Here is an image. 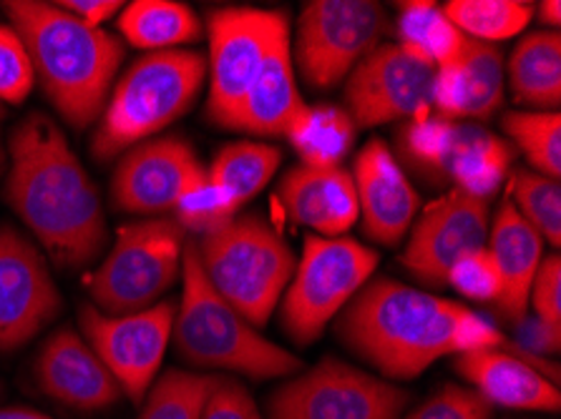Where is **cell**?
Returning <instances> with one entry per match:
<instances>
[{
    "mask_svg": "<svg viewBox=\"0 0 561 419\" xmlns=\"http://www.w3.org/2000/svg\"><path fill=\"white\" fill-rule=\"evenodd\" d=\"M5 201L50 261L87 269L106 246V217L96 184L54 118L33 110L13 128Z\"/></svg>",
    "mask_w": 561,
    "mask_h": 419,
    "instance_id": "obj_1",
    "label": "cell"
},
{
    "mask_svg": "<svg viewBox=\"0 0 561 419\" xmlns=\"http://www.w3.org/2000/svg\"><path fill=\"white\" fill-rule=\"evenodd\" d=\"M335 335L390 380H415L444 357L494 349L506 337L486 316L438 294L378 277L337 314Z\"/></svg>",
    "mask_w": 561,
    "mask_h": 419,
    "instance_id": "obj_2",
    "label": "cell"
},
{
    "mask_svg": "<svg viewBox=\"0 0 561 419\" xmlns=\"http://www.w3.org/2000/svg\"><path fill=\"white\" fill-rule=\"evenodd\" d=\"M28 48L36 81L64 121L87 131L99 121L114 89L124 46L114 33L91 28L56 3L8 0L3 5Z\"/></svg>",
    "mask_w": 561,
    "mask_h": 419,
    "instance_id": "obj_3",
    "label": "cell"
},
{
    "mask_svg": "<svg viewBox=\"0 0 561 419\" xmlns=\"http://www.w3.org/2000/svg\"><path fill=\"white\" fill-rule=\"evenodd\" d=\"M184 292L174 316L172 339L186 364L197 370H225L250 380L287 377L302 362L229 306L204 277L197 244L186 238L182 254Z\"/></svg>",
    "mask_w": 561,
    "mask_h": 419,
    "instance_id": "obj_4",
    "label": "cell"
},
{
    "mask_svg": "<svg viewBox=\"0 0 561 419\" xmlns=\"http://www.w3.org/2000/svg\"><path fill=\"white\" fill-rule=\"evenodd\" d=\"M204 81L207 58L199 50L176 48L141 56L108 93L93 131V159L99 164L114 161L180 121L199 98Z\"/></svg>",
    "mask_w": 561,
    "mask_h": 419,
    "instance_id": "obj_5",
    "label": "cell"
},
{
    "mask_svg": "<svg viewBox=\"0 0 561 419\" xmlns=\"http://www.w3.org/2000/svg\"><path fill=\"white\" fill-rule=\"evenodd\" d=\"M199 264L215 292L252 327L270 322L295 273V252L257 213L199 236Z\"/></svg>",
    "mask_w": 561,
    "mask_h": 419,
    "instance_id": "obj_6",
    "label": "cell"
},
{
    "mask_svg": "<svg viewBox=\"0 0 561 419\" xmlns=\"http://www.w3.org/2000/svg\"><path fill=\"white\" fill-rule=\"evenodd\" d=\"M376 249L337 236H308L302 259L279 302V322L295 345H312L335 316L353 302L378 269Z\"/></svg>",
    "mask_w": 561,
    "mask_h": 419,
    "instance_id": "obj_7",
    "label": "cell"
},
{
    "mask_svg": "<svg viewBox=\"0 0 561 419\" xmlns=\"http://www.w3.org/2000/svg\"><path fill=\"white\" fill-rule=\"evenodd\" d=\"M184 242V229L174 219L118 226L112 252L89 279L93 306L114 316L154 306L182 277Z\"/></svg>",
    "mask_w": 561,
    "mask_h": 419,
    "instance_id": "obj_8",
    "label": "cell"
},
{
    "mask_svg": "<svg viewBox=\"0 0 561 419\" xmlns=\"http://www.w3.org/2000/svg\"><path fill=\"white\" fill-rule=\"evenodd\" d=\"M388 15L373 0H312L297 19L293 63L314 91L335 89L380 46Z\"/></svg>",
    "mask_w": 561,
    "mask_h": 419,
    "instance_id": "obj_9",
    "label": "cell"
},
{
    "mask_svg": "<svg viewBox=\"0 0 561 419\" xmlns=\"http://www.w3.org/2000/svg\"><path fill=\"white\" fill-rule=\"evenodd\" d=\"M411 395L370 372L320 359L270 399V419H401Z\"/></svg>",
    "mask_w": 561,
    "mask_h": 419,
    "instance_id": "obj_10",
    "label": "cell"
},
{
    "mask_svg": "<svg viewBox=\"0 0 561 419\" xmlns=\"http://www.w3.org/2000/svg\"><path fill=\"white\" fill-rule=\"evenodd\" d=\"M290 33L283 11L219 8L207 19V116L222 126L257 79L275 43Z\"/></svg>",
    "mask_w": 561,
    "mask_h": 419,
    "instance_id": "obj_11",
    "label": "cell"
},
{
    "mask_svg": "<svg viewBox=\"0 0 561 419\" xmlns=\"http://www.w3.org/2000/svg\"><path fill=\"white\" fill-rule=\"evenodd\" d=\"M176 304L159 302L136 314H104L93 304L79 306L83 339L99 354L118 387L134 405H141L164 362L174 329Z\"/></svg>",
    "mask_w": 561,
    "mask_h": 419,
    "instance_id": "obj_12",
    "label": "cell"
},
{
    "mask_svg": "<svg viewBox=\"0 0 561 419\" xmlns=\"http://www.w3.org/2000/svg\"><path fill=\"white\" fill-rule=\"evenodd\" d=\"M436 68L401 43H386L353 68L345 81V110L358 128L431 116Z\"/></svg>",
    "mask_w": 561,
    "mask_h": 419,
    "instance_id": "obj_13",
    "label": "cell"
},
{
    "mask_svg": "<svg viewBox=\"0 0 561 419\" xmlns=\"http://www.w3.org/2000/svg\"><path fill=\"white\" fill-rule=\"evenodd\" d=\"M61 312L44 252L13 226H0V352H13Z\"/></svg>",
    "mask_w": 561,
    "mask_h": 419,
    "instance_id": "obj_14",
    "label": "cell"
},
{
    "mask_svg": "<svg viewBox=\"0 0 561 419\" xmlns=\"http://www.w3.org/2000/svg\"><path fill=\"white\" fill-rule=\"evenodd\" d=\"M489 201L476 199L461 189L438 196L408 231L401 264L426 284H446V273L456 259L489 242Z\"/></svg>",
    "mask_w": 561,
    "mask_h": 419,
    "instance_id": "obj_15",
    "label": "cell"
},
{
    "mask_svg": "<svg viewBox=\"0 0 561 419\" xmlns=\"http://www.w3.org/2000/svg\"><path fill=\"white\" fill-rule=\"evenodd\" d=\"M207 174L192 143L176 136L149 139L118 156L112 199L118 211L157 217L174 211L182 196Z\"/></svg>",
    "mask_w": 561,
    "mask_h": 419,
    "instance_id": "obj_16",
    "label": "cell"
},
{
    "mask_svg": "<svg viewBox=\"0 0 561 419\" xmlns=\"http://www.w3.org/2000/svg\"><path fill=\"white\" fill-rule=\"evenodd\" d=\"M454 370L491 407L518 412H559V366L526 352L512 339L494 349L458 354Z\"/></svg>",
    "mask_w": 561,
    "mask_h": 419,
    "instance_id": "obj_17",
    "label": "cell"
},
{
    "mask_svg": "<svg viewBox=\"0 0 561 419\" xmlns=\"http://www.w3.org/2000/svg\"><path fill=\"white\" fill-rule=\"evenodd\" d=\"M351 176L365 234L380 246L401 244L419 217L421 199L386 141L365 143L355 156Z\"/></svg>",
    "mask_w": 561,
    "mask_h": 419,
    "instance_id": "obj_18",
    "label": "cell"
},
{
    "mask_svg": "<svg viewBox=\"0 0 561 419\" xmlns=\"http://www.w3.org/2000/svg\"><path fill=\"white\" fill-rule=\"evenodd\" d=\"M33 374L50 399L76 412H101L124 395L89 341L71 327L58 329L41 347Z\"/></svg>",
    "mask_w": 561,
    "mask_h": 419,
    "instance_id": "obj_19",
    "label": "cell"
},
{
    "mask_svg": "<svg viewBox=\"0 0 561 419\" xmlns=\"http://www.w3.org/2000/svg\"><path fill=\"white\" fill-rule=\"evenodd\" d=\"M277 196L295 224L337 238L360 219L358 194L351 171L295 166L279 178Z\"/></svg>",
    "mask_w": 561,
    "mask_h": 419,
    "instance_id": "obj_20",
    "label": "cell"
},
{
    "mask_svg": "<svg viewBox=\"0 0 561 419\" xmlns=\"http://www.w3.org/2000/svg\"><path fill=\"white\" fill-rule=\"evenodd\" d=\"M302 108L305 101L297 89L290 33H287L272 46L260 75L219 128L277 139L287 136Z\"/></svg>",
    "mask_w": 561,
    "mask_h": 419,
    "instance_id": "obj_21",
    "label": "cell"
},
{
    "mask_svg": "<svg viewBox=\"0 0 561 419\" xmlns=\"http://www.w3.org/2000/svg\"><path fill=\"white\" fill-rule=\"evenodd\" d=\"M486 249L501 277L499 312L506 322L522 324L529 312L534 277L543 259V238L526 224L514 203L506 199L489 226Z\"/></svg>",
    "mask_w": 561,
    "mask_h": 419,
    "instance_id": "obj_22",
    "label": "cell"
},
{
    "mask_svg": "<svg viewBox=\"0 0 561 419\" xmlns=\"http://www.w3.org/2000/svg\"><path fill=\"white\" fill-rule=\"evenodd\" d=\"M508 89L522 106L557 110L561 104V36L534 31L518 40L506 66Z\"/></svg>",
    "mask_w": 561,
    "mask_h": 419,
    "instance_id": "obj_23",
    "label": "cell"
},
{
    "mask_svg": "<svg viewBox=\"0 0 561 419\" xmlns=\"http://www.w3.org/2000/svg\"><path fill=\"white\" fill-rule=\"evenodd\" d=\"M514 164L512 143L499 139L496 133L481 126H461L450 151L446 176L454 178L456 189L489 201L501 184L506 182L508 168Z\"/></svg>",
    "mask_w": 561,
    "mask_h": 419,
    "instance_id": "obj_24",
    "label": "cell"
},
{
    "mask_svg": "<svg viewBox=\"0 0 561 419\" xmlns=\"http://www.w3.org/2000/svg\"><path fill=\"white\" fill-rule=\"evenodd\" d=\"M118 31L129 46L159 54L199 40L202 21L190 5L176 0H134L124 5Z\"/></svg>",
    "mask_w": 561,
    "mask_h": 419,
    "instance_id": "obj_25",
    "label": "cell"
},
{
    "mask_svg": "<svg viewBox=\"0 0 561 419\" xmlns=\"http://www.w3.org/2000/svg\"><path fill=\"white\" fill-rule=\"evenodd\" d=\"M358 126L345 108L333 104L305 106L287 131V143L300 156V166L340 168L355 147Z\"/></svg>",
    "mask_w": 561,
    "mask_h": 419,
    "instance_id": "obj_26",
    "label": "cell"
},
{
    "mask_svg": "<svg viewBox=\"0 0 561 419\" xmlns=\"http://www.w3.org/2000/svg\"><path fill=\"white\" fill-rule=\"evenodd\" d=\"M401 46L433 68L456 61L463 46V33L448 21L446 11L431 0H413L401 5L396 23Z\"/></svg>",
    "mask_w": 561,
    "mask_h": 419,
    "instance_id": "obj_27",
    "label": "cell"
},
{
    "mask_svg": "<svg viewBox=\"0 0 561 419\" xmlns=\"http://www.w3.org/2000/svg\"><path fill=\"white\" fill-rule=\"evenodd\" d=\"M279 164H283V151L277 147L257 141H234L217 151L215 161L207 168V176L232 194L240 207H244L265 189Z\"/></svg>",
    "mask_w": 561,
    "mask_h": 419,
    "instance_id": "obj_28",
    "label": "cell"
},
{
    "mask_svg": "<svg viewBox=\"0 0 561 419\" xmlns=\"http://www.w3.org/2000/svg\"><path fill=\"white\" fill-rule=\"evenodd\" d=\"M444 11L466 38L494 46L518 36L534 19V3L526 0H450Z\"/></svg>",
    "mask_w": 561,
    "mask_h": 419,
    "instance_id": "obj_29",
    "label": "cell"
},
{
    "mask_svg": "<svg viewBox=\"0 0 561 419\" xmlns=\"http://www.w3.org/2000/svg\"><path fill=\"white\" fill-rule=\"evenodd\" d=\"M461 63L466 91H469V106L466 118L486 121L504 104L506 93V61L501 48L494 43H481L463 38L461 54L456 58Z\"/></svg>",
    "mask_w": 561,
    "mask_h": 419,
    "instance_id": "obj_30",
    "label": "cell"
},
{
    "mask_svg": "<svg viewBox=\"0 0 561 419\" xmlns=\"http://www.w3.org/2000/svg\"><path fill=\"white\" fill-rule=\"evenodd\" d=\"M219 374L167 370L151 384L136 419H202Z\"/></svg>",
    "mask_w": 561,
    "mask_h": 419,
    "instance_id": "obj_31",
    "label": "cell"
},
{
    "mask_svg": "<svg viewBox=\"0 0 561 419\" xmlns=\"http://www.w3.org/2000/svg\"><path fill=\"white\" fill-rule=\"evenodd\" d=\"M504 131L514 147L524 153L537 174L561 176V116L559 110H508Z\"/></svg>",
    "mask_w": 561,
    "mask_h": 419,
    "instance_id": "obj_32",
    "label": "cell"
},
{
    "mask_svg": "<svg viewBox=\"0 0 561 419\" xmlns=\"http://www.w3.org/2000/svg\"><path fill=\"white\" fill-rule=\"evenodd\" d=\"M514 209L554 249L561 244V186L537 171H516L512 182Z\"/></svg>",
    "mask_w": 561,
    "mask_h": 419,
    "instance_id": "obj_33",
    "label": "cell"
},
{
    "mask_svg": "<svg viewBox=\"0 0 561 419\" xmlns=\"http://www.w3.org/2000/svg\"><path fill=\"white\" fill-rule=\"evenodd\" d=\"M240 209L242 207L237 203L232 194L204 174L199 182L182 196L172 213L176 224L184 231L204 236L209 234V231H217L219 226L229 224Z\"/></svg>",
    "mask_w": 561,
    "mask_h": 419,
    "instance_id": "obj_34",
    "label": "cell"
},
{
    "mask_svg": "<svg viewBox=\"0 0 561 419\" xmlns=\"http://www.w3.org/2000/svg\"><path fill=\"white\" fill-rule=\"evenodd\" d=\"M456 136V121H448V118L440 116H428L421 118V121H408L403 131L398 133V139H401L403 153L415 166L446 174V164L450 151H454Z\"/></svg>",
    "mask_w": 561,
    "mask_h": 419,
    "instance_id": "obj_35",
    "label": "cell"
},
{
    "mask_svg": "<svg viewBox=\"0 0 561 419\" xmlns=\"http://www.w3.org/2000/svg\"><path fill=\"white\" fill-rule=\"evenodd\" d=\"M36 71L28 48L13 25H0V106H19L31 96Z\"/></svg>",
    "mask_w": 561,
    "mask_h": 419,
    "instance_id": "obj_36",
    "label": "cell"
},
{
    "mask_svg": "<svg viewBox=\"0 0 561 419\" xmlns=\"http://www.w3.org/2000/svg\"><path fill=\"white\" fill-rule=\"evenodd\" d=\"M446 284L471 302H499L501 277L486 246L463 254L446 273Z\"/></svg>",
    "mask_w": 561,
    "mask_h": 419,
    "instance_id": "obj_37",
    "label": "cell"
},
{
    "mask_svg": "<svg viewBox=\"0 0 561 419\" xmlns=\"http://www.w3.org/2000/svg\"><path fill=\"white\" fill-rule=\"evenodd\" d=\"M494 407L471 387L444 384L405 419H491Z\"/></svg>",
    "mask_w": 561,
    "mask_h": 419,
    "instance_id": "obj_38",
    "label": "cell"
},
{
    "mask_svg": "<svg viewBox=\"0 0 561 419\" xmlns=\"http://www.w3.org/2000/svg\"><path fill=\"white\" fill-rule=\"evenodd\" d=\"M529 306L534 310V319L561 331V259L557 252L541 259L529 292Z\"/></svg>",
    "mask_w": 561,
    "mask_h": 419,
    "instance_id": "obj_39",
    "label": "cell"
},
{
    "mask_svg": "<svg viewBox=\"0 0 561 419\" xmlns=\"http://www.w3.org/2000/svg\"><path fill=\"white\" fill-rule=\"evenodd\" d=\"M202 419H265L254 405L244 384L229 377H219L215 389L204 405Z\"/></svg>",
    "mask_w": 561,
    "mask_h": 419,
    "instance_id": "obj_40",
    "label": "cell"
},
{
    "mask_svg": "<svg viewBox=\"0 0 561 419\" xmlns=\"http://www.w3.org/2000/svg\"><path fill=\"white\" fill-rule=\"evenodd\" d=\"M56 5L83 25H91V28H101L118 11H124V3H118V0H64Z\"/></svg>",
    "mask_w": 561,
    "mask_h": 419,
    "instance_id": "obj_41",
    "label": "cell"
},
{
    "mask_svg": "<svg viewBox=\"0 0 561 419\" xmlns=\"http://www.w3.org/2000/svg\"><path fill=\"white\" fill-rule=\"evenodd\" d=\"M522 329L516 345L526 349V352L537 354V357H547V354H557L559 352V335L561 331L549 329L547 324H541L539 319H524L522 324H516Z\"/></svg>",
    "mask_w": 561,
    "mask_h": 419,
    "instance_id": "obj_42",
    "label": "cell"
},
{
    "mask_svg": "<svg viewBox=\"0 0 561 419\" xmlns=\"http://www.w3.org/2000/svg\"><path fill=\"white\" fill-rule=\"evenodd\" d=\"M537 13H539V21L543 23V28L559 31V23H561V3H559V0H543V3H539Z\"/></svg>",
    "mask_w": 561,
    "mask_h": 419,
    "instance_id": "obj_43",
    "label": "cell"
},
{
    "mask_svg": "<svg viewBox=\"0 0 561 419\" xmlns=\"http://www.w3.org/2000/svg\"><path fill=\"white\" fill-rule=\"evenodd\" d=\"M0 419H54L44 412H36L31 407H5L0 409Z\"/></svg>",
    "mask_w": 561,
    "mask_h": 419,
    "instance_id": "obj_44",
    "label": "cell"
},
{
    "mask_svg": "<svg viewBox=\"0 0 561 419\" xmlns=\"http://www.w3.org/2000/svg\"><path fill=\"white\" fill-rule=\"evenodd\" d=\"M3 159H5V156H3V149H0V166H3Z\"/></svg>",
    "mask_w": 561,
    "mask_h": 419,
    "instance_id": "obj_45",
    "label": "cell"
},
{
    "mask_svg": "<svg viewBox=\"0 0 561 419\" xmlns=\"http://www.w3.org/2000/svg\"><path fill=\"white\" fill-rule=\"evenodd\" d=\"M0 118H3V106H0Z\"/></svg>",
    "mask_w": 561,
    "mask_h": 419,
    "instance_id": "obj_46",
    "label": "cell"
},
{
    "mask_svg": "<svg viewBox=\"0 0 561 419\" xmlns=\"http://www.w3.org/2000/svg\"><path fill=\"white\" fill-rule=\"evenodd\" d=\"M0 395H3V384H0Z\"/></svg>",
    "mask_w": 561,
    "mask_h": 419,
    "instance_id": "obj_47",
    "label": "cell"
}]
</instances>
